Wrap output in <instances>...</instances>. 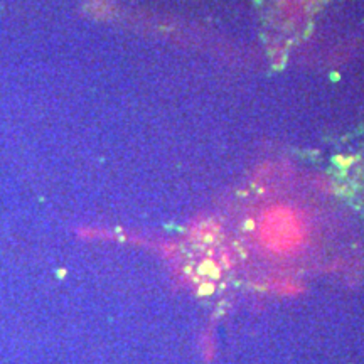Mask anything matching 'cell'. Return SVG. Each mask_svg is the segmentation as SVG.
I'll use <instances>...</instances> for the list:
<instances>
[{
	"label": "cell",
	"mask_w": 364,
	"mask_h": 364,
	"mask_svg": "<svg viewBox=\"0 0 364 364\" xmlns=\"http://www.w3.org/2000/svg\"><path fill=\"white\" fill-rule=\"evenodd\" d=\"M299 233V221L292 213L275 211L273 215L268 216V221L265 225V236L272 247H292V245L297 243Z\"/></svg>",
	"instance_id": "cell-1"
}]
</instances>
